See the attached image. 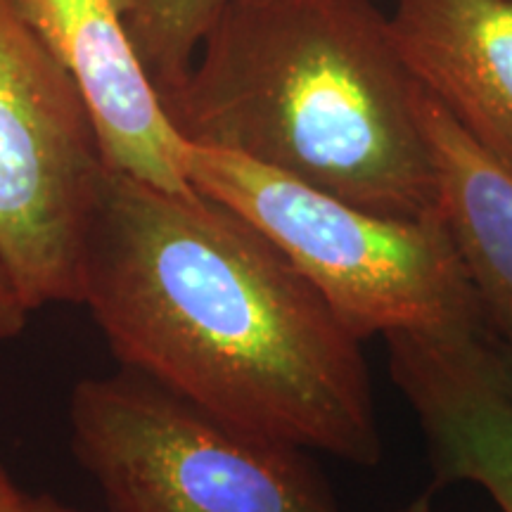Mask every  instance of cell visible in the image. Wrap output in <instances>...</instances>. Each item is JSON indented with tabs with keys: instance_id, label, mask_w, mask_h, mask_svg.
Returning <instances> with one entry per match:
<instances>
[{
	"instance_id": "obj_1",
	"label": "cell",
	"mask_w": 512,
	"mask_h": 512,
	"mask_svg": "<svg viewBox=\"0 0 512 512\" xmlns=\"http://www.w3.org/2000/svg\"><path fill=\"white\" fill-rule=\"evenodd\" d=\"M81 304L119 368L261 437L373 467L382 434L363 339L238 211L107 169Z\"/></svg>"
},
{
	"instance_id": "obj_2",
	"label": "cell",
	"mask_w": 512,
	"mask_h": 512,
	"mask_svg": "<svg viewBox=\"0 0 512 512\" xmlns=\"http://www.w3.org/2000/svg\"><path fill=\"white\" fill-rule=\"evenodd\" d=\"M418 95L370 0H240L162 105L185 143L415 219L439 211Z\"/></svg>"
},
{
	"instance_id": "obj_3",
	"label": "cell",
	"mask_w": 512,
	"mask_h": 512,
	"mask_svg": "<svg viewBox=\"0 0 512 512\" xmlns=\"http://www.w3.org/2000/svg\"><path fill=\"white\" fill-rule=\"evenodd\" d=\"M195 190L264 230L366 342L396 332H486L489 318L441 214L387 216L188 143Z\"/></svg>"
},
{
	"instance_id": "obj_4",
	"label": "cell",
	"mask_w": 512,
	"mask_h": 512,
	"mask_svg": "<svg viewBox=\"0 0 512 512\" xmlns=\"http://www.w3.org/2000/svg\"><path fill=\"white\" fill-rule=\"evenodd\" d=\"M69 432L107 512H342L304 448L230 425L136 370L76 384Z\"/></svg>"
},
{
	"instance_id": "obj_5",
	"label": "cell",
	"mask_w": 512,
	"mask_h": 512,
	"mask_svg": "<svg viewBox=\"0 0 512 512\" xmlns=\"http://www.w3.org/2000/svg\"><path fill=\"white\" fill-rule=\"evenodd\" d=\"M107 166L79 88L17 0H0V268L29 313L81 304Z\"/></svg>"
},
{
	"instance_id": "obj_6",
	"label": "cell",
	"mask_w": 512,
	"mask_h": 512,
	"mask_svg": "<svg viewBox=\"0 0 512 512\" xmlns=\"http://www.w3.org/2000/svg\"><path fill=\"white\" fill-rule=\"evenodd\" d=\"M72 76L107 169L169 192H192L188 143L166 117L126 27L131 0H17Z\"/></svg>"
},
{
	"instance_id": "obj_7",
	"label": "cell",
	"mask_w": 512,
	"mask_h": 512,
	"mask_svg": "<svg viewBox=\"0 0 512 512\" xmlns=\"http://www.w3.org/2000/svg\"><path fill=\"white\" fill-rule=\"evenodd\" d=\"M389 375L425 434L437 484L479 486L512 512V396L486 332L387 335Z\"/></svg>"
},
{
	"instance_id": "obj_8",
	"label": "cell",
	"mask_w": 512,
	"mask_h": 512,
	"mask_svg": "<svg viewBox=\"0 0 512 512\" xmlns=\"http://www.w3.org/2000/svg\"><path fill=\"white\" fill-rule=\"evenodd\" d=\"M387 19L422 91L512 169V0H394Z\"/></svg>"
},
{
	"instance_id": "obj_9",
	"label": "cell",
	"mask_w": 512,
	"mask_h": 512,
	"mask_svg": "<svg viewBox=\"0 0 512 512\" xmlns=\"http://www.w3.org/2000/svg\"><path fill=\"white\" fill-rule=\"evenodd\" d=\"M418 112L437 174L441 219L482 297L489 328L512 335V169L422 88Z\"/></svg>"
},
{
	"instance_id": "obj_10",
	"label": "cell",
	"mask_w": 512,
	"mask_h": 512,
	"mask_svg": "<svg viewBox=\"0 0 512 512\" xmlns=\"http://www.w3.org/2000/svg\"><path fill=\"white\" fill-rule=\"evenodd\" d=\"M240 0H131L126 27L159 98L185 79L207 31Z\"/></svg>"
},
{
	"instance_id": "obj_11",
	"label": "cell",
	"mask_w": 512,
	"mask_h": 512,
	"mask_svg": "<svg viewBox=\"0 0 512 512\" xmlns=\"http://www.w3.org/2000/svg\"><path fill=\"white\" fill-rule=\"evenodd\" d=\"M29 311L22 304L19 294L12 287L10 278L0 268V344L15 339L19 332L27 328Z\"/></svg>"
},
{
	"instance_id": "obj_12",
	"label": "cell",
	"mask_w": 512,
	"mask_h": 512,
	"mask_svg": "<svg viewBox=\"0 0 512 512\" xmlns=\"http://www.w3.org/2000/svg\"><path fill=\"white\" fill-rule=\"evenodd\" d=\"M486 342H489L491 361H494L496 373L501 377L503 387L512 396V335H501V332H494L489 328Z\"/></svg>"
},
{
	"instance_id": "obj_13",
	"label": "cell",
	"mask_w": 512,
	"mask_h": 512,
	"mask_svg": "<svg viewBox=\"0 0 512 512\" xmlns=\"http://www.w3.org/2000/svg\"><path fill=\"white\" fill-rule=\"evenodd\" d=\"M0 512H29V496L12 482L0 463Z\"/></svg>"
},
{
	"instance_id": "obj_14",
	"label": "cell",
	"mask_w": 512,
	"mask_h": 512,
	"mask_svg": "<svg viewBox=\"0 0 512 512\" xmlns=\"http://www.w3.org/2000/svg\"><path fill=\"white\" fill-rule=\"evenodd\" d=\"M29 512H81V510L69 508V505H64L53 496H29Z\"/></svg>"
},
{
	"instance_id": "obj_15",
	"label": "cell",
	"mask_w": 512,
	"mask_h": 512,
	"mask_svg": "<svg viewBox=\"0 0 512 512\" xmlns=\"http://www.w3.org/2000/svg\"><path fill=\"white\" fill-rule=\"evenodd\" d=\"M394 512H437V510H434V505H432L430 498L420 496V498H415V501H411L408 505H403V508L394 510Z\"/></svg>"
}]
</instances>
